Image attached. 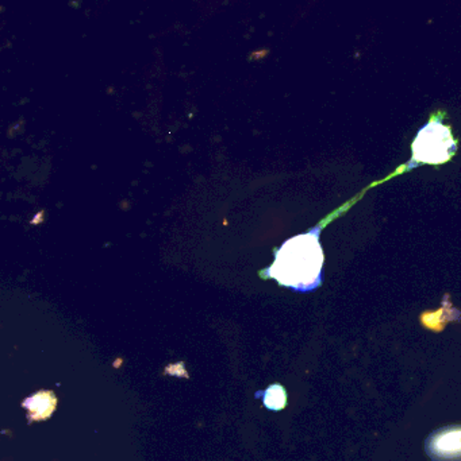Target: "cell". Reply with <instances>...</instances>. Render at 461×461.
Masks as SVG:
<instances>
[{
    "label": "cell",
    "mask_w": 461,
    "mask_h": 461,
    "mask_svg": "<svg viewBox=\"0 0 461 461\" xmlns=\"http://www.w3.org/2000/svg\"><path fill=\"white\" fill-rule=\"evenodd\" d=\"M319 235L321 227H316L284 241L276 249L275 260L264 271L265 276L300 293L321 286L325 257Z\"/></svg>",
    "instance_id": "cell-1"
},
{
    "label": "cell",
    "mask_w": 461,
    "mask_h": 461,
    "mask_svg": "<svg viewBox=\"0 0 461 461\" xmlns=\"http://www.w3.org/2000/svg\"><path fill=\"white\" fill-rule=\"evenodd\" d=\"M457 142L451 127L433 121L422 127L413 142V159L421 164L443 165L454 157Z\"/></svg>",
    "instance_id": "cell-2"
},
{
    "label": "cell",
    "mask_w": 461,
    "mask_h": 461,
    "mask_svg": "<svg viewBox=\"0 0 461 461\" xmlns=\"http://www.w3.org/2000/svg\"><path fill=\"white\" fill-rule=\"evenodd\" d=\"M425 451L432 461H461V425L435 430L427 438Z\"/></svg>",
    "instance_id": "cell-3"
},
{
    "label": "cell",
    "mask_w": 461,
    "mask_h": 461,
    "mask_svg": "<svg viewBox=\"0 0 461 461\" xmlns=\"http://www.w3.org/2000/svg\"><path fill=\"white\" fill-rule=\"evenodd\" d=\"M264 403L271 411H281L287 405V393L281 384H273L265 392Z\"/></svg>",
    "instance_id": "cell-4"
}]
</instances>
